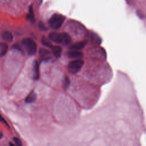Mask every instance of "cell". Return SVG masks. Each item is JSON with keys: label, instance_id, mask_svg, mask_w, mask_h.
<instances>
[{"label": "cell", "instance_id": "obj_3", "mask_svg": "<svg viewBox=\"0 0 146 146\" xmlns=\"http://www.w3.org/2000/svg\"><path fill=\"white\" fill-rule=\"evenodd\" d=\"M65 17L60 14H53L48 21V25L54 29H58L62 25Z\"/></svg>", "mask_w": 146, "mask_h": 146}, {"label": "cell", "instance_id": "obj_15", "mask_svg": "<svg viewBox=\"0 0 146 146\" xmlns=\"http://www.w3.org/2000/svg\"><path fill=\"white\" fill-rule=\"evenodd\" d=\"M42 44L44 46H46V47H51L52 46L51 43L50 42H48L46 38H44V36H43L42 38Z\"/></svg>", "mask_w": 146, "mask_h": 146}, {"label": "cell", "instance_id": "obj_12", "mask_svg": "<svg viewBox=\"0 0 146 146\" xmlns=\"http://www.w3.org/2000/svg\"><path fill=\"white\" fill-rule=\"evenodd\" d=\"M8 50V45L6 43H0V55L1 56L5 55Z\"/></svg>", "mask_w": 146, "mask_h": 146}, {"label": "cell", "instance_id": "obj_18", "mask_svg": "<svg viewBox=\"0 0 146 146\" xmlns=\"http://www.w3.org/2000/svg\"><path fill=\"white\" fill-rule=\"evenodd\" d=\"M39 27L40 28L41 30H46L45 26H44V25L42 22H40V23H39Z\"/></svg>", "mask_w": 146, "mask_h": 146}, {"label": "cell", "instance_id": "obj_6", "mask_svg": "<svg viewBox=\"0 0 146 146\" xmlns=\"http://www.w3.org/2000/svg\"><path fill=\"white\" fill-rule=\"evenodd\" d=\"M33 77L34 80H38L39 78V64L36 60H34L33 67Z\"/></svg>", "mask_w": 146, "mask_h": 146}, {"label": "cell", "instance_id": "obj_19", "mask_svg": "<svg viewBox=\"0 0 146 146\" xmlns=\"http://www.w3.org/2000/svg\"><path fill=\"white\" fill-rule=\"evenodd\" d=\"M2 136H3V135H2V133H1V132H0V139L2 137Z\"/></svg>", "mask_w": 146, "mask_h": 146}, {"label": "cell", "instance_id": "obj_1", "mask_svg": "<svg viewBox=\"0 0 146 146\" xmlns=\"http://www.w3.org/2000/svg\"><path fill=\"white\" fill-rule=\"evenodd\" d=\"M48 36L49 39L58 44L67 45L71 42V36L66 33L51 32L48 34Z\"/></svg>", "mask_w": 146, "mask_h": 146}, {"label": "cell", "instance_id": "obj_8", "mask_svg": "<svg viewBox=\"0 0 146 146\" xmlns=\"http://www.w3.org/2000/svg\"><path fill=\"white\" fill-rule=\"evenodd\" d=\"M39 56L41 58H42L43 59H49L48 56L50 54V52L48 50L44 48H40L39 49Z\"/></svg>", "mask_w": 146, "mask_h": 146}, {"label": "cell", "instance_id": "obj_2", "mask_svg": "<svg viewBox=\"0 0 146 146\" xmlns=\"http://www.w3.org/2000/svg\"><path fill=\"white\" fill-rule=\"evenodd\" d=\"M22 44L29 55H33L36 51V44L32 39L27 38L22 40Z\"/></svg>", "mask_w": 146, "mask_h": 146}, {"label": "cell", "instance_id": "obj_13", "mask_svg": "<svg viewBox=\"0 0 146 146\" xmlns=\"http://www.w3.org/2000/svg\"><path fill=\"white\" fill-rule=\"evenodd\" d=\"M27 19L31 22H34V13H33V7L31 6L29 8V13L27 15Z\"/></svg>", "mask_w": 146, "mask_h": 146}, {"label": "cell", "instance_id": "obj_10", "mask_svg": "<svg viewBox=\"0 0 146 146\" xmlns=\"http://www.w3.org/2000/svg\"><path fill=\"white\" fill-rule=\"evenodd\" d=\"M2 39L7 42H11L13 39V36L12 34L9 31H4L2 34Z\"/></svg>", "mask_w": 146, "mask_h": 146}, {"label": "cell", "instance_id": "obj_5", "mask_svg": "<svg viewBox=\"0 0 146 146\" xmlns=\"http://www.w3.org/2000/svg\"><path fill=\"white\" fill-rule=\"evenodd\" d=\"M87 40H82L78 42H76L72 44L70 47V50H79L83 48L87 44Z\"/></svg>", "mask_w": 146, "mask_h": 146}, {"label": "cell", "instance_id": "obj_9", "mask_svg": "<svg viewBox=\"0 0 146 146\" xmlns=\"http://www.w3.org/2000/svg\"><path fill=\"white\" fill-rule=\"evenodd\" d=\"M53 55L56 58H59L62 53V48L59 46H54L51 47Z\"/></svg>", "mask_w": 146, "mask_h": 146}, {"label": "cell", "instance_id": "obj_14", "mask_svg": "<svg viewBox=\"0 0 146 146\" xmlns=\"http://www.w3.org/2000/svg\"><path fill=\"white\" fill-rule=\"evenodd\" d=\"M70 84V80L68 79V78L67 76H66L63 80V87L64 89L66 90L67 89Z\"/></svg>", "mask_w": 146, "mask_h": 146}, {"label": "cell", "instance_id": "obj_7", "mask_svg": "<svg viewBox=\"0 0 146 146\" xmlns=\"http://www.w3.org/2000/svg\"><path fill=\"white\" fill-rule=\"evenodd\" d=\"M83 56V53L78 50H70V51L67 52V56L70 58H81Z\"/></svg>", "mask_w": 146, "mask_h": 146}, {"label": "cell", "instance_id": "obj_4", "mask_svg": "<svg viewBox=\"0 0 146 146\" xmlns=\"http://www.w3.org/2000/svg\"><path fill=\"white\" fill-rule=\"evenodd\" d=\"M84 62L81 59H76L70 62L68 64L67 68L71 74H76L79 72L83 66Z\"/></svg>", "mask_w": 146, "mask_h": 146}, {"label": "cell", "instance_id": "obj_11", "mask_svg": "<svg viewBox=\"0 0 146 146\" xmlns=\"http://www.w3.org/2000/svg\"><path fill=\"white\" fill-rule=\"evenodd\" d=\"M36 98V95L34 91H31L26 98L25 102L27 103H33Z\"/></svg>", "mask_w": 146, "mask_h": 146}, {"label": "cell", "instance_id": "obj_16", "mask_svg": "<svg viewBox=\"0 0 146 146\" xmlns=\"http://www.w3.org/2000/svg\"><path fill=\"white\" fill-rule=\"evenodd\" d=\"M13 139H14V141H15V143L17 145H18V146H21L22 145V143L18 138L14 137Z\"/></svg>", "mask_w": 146, "mask_h": 146}, {"label": "cell", "instance_id": "obj_17", "mask_svg": "<svg viewBox=\"0 0 146 146\" xmlns=\"http://www.w3.org/2000/svg\"><path fill=\"white\" fill-rule=\"evenodd\" d=\"M0 121H1V122H2L3 123H4V124H5L6 125H8L7 121L5 120V119L2 117V116L1 114H0Z\"/></svg>", "mask_w": 146, "mask_h": 146}]
</instances>
